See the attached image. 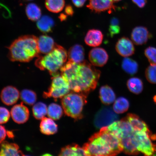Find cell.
Segmentation results:
<instances>
[{
    "instance_id": "obj_26",
    "label": "cell",
    "mask_w": 156,
    "mask_h": 156,
    "mask_svg": "<svg viewBox=\"0 0 156 156\" xmlns=\"http://www.w3.org/2000/svg\"><path fill=\"white\" fill-rule=\"evenodd\" d=\"M64 0H45V5L49 11L57 13L62 11L65 6Z\"/></svg>"
},
{
    "instance_id": "obj_35",
    "label": "cell",
    "mask_w": 156,
    "mask_h": 156,
    "mask_svg": "<svg viewBox=\"0 0 156 156\" xmlns=\"http://www.w3.org/2000/svg\"><path fill=\"white\" fill-rule=\"evenodd\" d=\"M7 133L5 126L0 125V144L4 141Z\"/></svg>"
},
{
    "instance_id": "obj_22",
    "label": "cell",
    "mask_w": 156,
    "mask_h": 156,
    "mask_svg": "<svg viewBox=\"0 0 156 156\" xmlns=\"http://www.w3.org/2000/svg\"><path fill=\"white\" fill-rule=\"evenodd\" d=\"M54 22L51 17L44 15L41 17L37 22V27L41 32L48 33L50 32L54 26Z\"/></svg>"
},
{
    "instance_id": "obj_36",
    "label": "cell",
    "mask_w": 156,
    "mask_h": 156,
    "mask_svg": "<svg viewBox=\"0 0 156 156\" xmlns=\"http://www.w3.org/2000/svg\"><path fill=\"white\" fill-rule=\"evenodd\" d=\"M132 1L134 3H135L140 8H142L145 7L147 3V0H132Z\"/></svg>"
},
{
    "instance_id": "obj_4",
    "label": "cell",
    "mask_w": 156,
    "mask_h": 156,
    "mask_svg": "<svg viewBox=\"0 0 156 156\" xmlns=\"http://www.w3.org/2000/svg\"><path fill=\"white\" fill-rule=\"evenodd\" d=\"M38 38L32 35L21 37L15 40L9 48V58L11 61H30L40 56Z\"/></svg>"
},
{
    "instance_id": "obj_13",
    "label": "cell",
    "mask_w": 156,
    "mask_h": 156,
    "mask_svg": "<svg viewBox=\"0 0 156 156\" xmlns=\"http://www.w3.org/2000/svg\"><path fill=\"white\" fill-rule=\"evenodd\" d=\"M20 93L18 90L12 86H8L1 91V98L2 102L7 106H11L18 100Z\"/></svg>"
},
{
    "instance_id": "obj_28",
    "label": "cell",
    "mask_w": 156,
    "mask_h": 156,
    "mask_svg": "<svg viewBox=\"0 0 156 156\" xmlns=\"http://www.w3.org/2000/svg\"><path fill=\"white\" fill-rule=\"evenodd\" d=\"M47 114L49 118L54 120H58L63 115V109L60 105L52 103L48 107Z\"/></svg>"
},
{
    "instance_id": "obj_40",
    "label": "cell",
    "mask_w": 156,
    "mask_h": 156,
    "mask_svg": "<svg viewBox=\"0 0 156 156\" xmlns=\"http://www.w3.org/2000/svg\"><path fill=\"white\" fill-rule=\"evenodd\" d=\"M153 99H154V102L156 104V95H155V96L154 97Z\"/></svg>"
},
{
    "instance_id": "obj_17",
    "label": "cell",
    "mask_w": 156,
    "mask_h": 156,
    "mask_svg": "<svg viewBox=\"0 0 156 156\" xmlns=\"http://www.w3.org/2000/svg\"><path fill=\"white\" fill-rule=\"evenodd\" d=\"M56 45L53 39L50 36L42 35L38 38V48L41 53H49L55 48Z\"/></svg>"
},
{
    "instance_id": "obj_14",
    "label": "cell",
    "mask_w": 156,
    "mask_h": 156,
    "mask_svg": "<svg viewBox=\"0 0 156 156\" xmlns=\"http://www.w3.org/2000/svg\"><path fill=\"white\" fill-rule=\"evenodd\" d=\"M151 35L146 27L142 26L136 27L133 30L131 34V39L137 45L146 44L148 40L151 38Z\"/></svg>"
},
{
    "instance_id": "obj_7",
    "label": "cell",
    "mask_w": 156,
    "mask_h": 156,
    "mask_svg": "<svg viewBox=\"0 0 156 156\" xmlns=\"http://www.w3.org/2000/svg\"><path fill=\"white\" fill-rule=\"evenodd\" d=\"M70 90L67 82L61 75H58L52 77L51 84L48 91L44 93L43 97L45 98H62L69 93Z\"/></svg>"
},
{
    "instance_id": "obj_39",
    "label": "cell",
    "mask_w": 156,
    "mask_h": 156,
    "mask_svg": "<svg viewBox=\"0 0 156 156\" xmlns=\"http://www.w3.org/2000/svg\"><path fill=\"white\" fill-rule=\"evenodd\" d=\"M60 18L62 20H65L67 18V15L64 14H62L60 15Z\"/></svg>"
},
{
    "instance_id": "obj_37",
    "label": "cell",
    "mask_w": 156,
    "mask_h": 156,
    "mask_svg": "<svg viewBox=\"0 0 156 156\" xmlns=\"http://www.w3.org/2000/svg\"><path fill=\"white\" fill-rule=\"evenodd\" d=\"M86 1L87 0H72L74 5L78 8L83 6Z\"/></svg>"
},
{
    "instance_id": "obj_34",
    "label": "cell",
    "mask_w": 156,
    "mask_h": 156,
    "mask_svg": "<svg viewBox=\"0 0 156 156\" xmlns=\"http://www.w3.org/2000/svg\"><path fill=\"white\" fill-rule=\"evenodd\" d=\"M10 114L6 108L0 107V124H5L9 120Z\"/></svg>"
},
{
    "instance_id": "obj_8",
    "label": "cell",
    "mask_w": 156,
    "mask_h": 156,
    "mask_svg": "<svg viewBox=\"0 0 156 156\" xmlns=\"http://www.w3.org/2000/svg\"><path fill=\"white\" fill-rule=\"evenodd\" d=\"M119 116L110 107H103L95 115L94 123L95 127L101 129L108 126L118 120Z\"/></svg>"
},
{
    "instance_id": "obj_6",
    "label": "cell",
    "mask_w": 156,
    "mask_h": 156,
    "mask_svg": "<svg viewBox=\"0 0 156 156\" xmlns=\"http://www.w3.org/2000/svg\"><path fill=\"white\" fill-rule=\"evenodd\" d=\"M87 96L83 94L69 93L62 98L61 103L66 115L76 120L82 118L84 106L87 103Z\"/></svg>"
},
{
    "instance_id": "obj_12",
    "label": "cell",
    "mask_w": 156,
    "mask_h": 156,
    "mask_svg": "<svg viewBox=\"0 0 156 156\" xmlns=\"http://www.w3.org/2000/svg\"><path fill=\"white\" fill-rule=\"evenodd\" d=\"M115 48L117 52L124 57L132 56L135 52V48L132 42L126 37L119 39L116 43Z\"/></svg>"
},
{
    "instance_id": "obj_23",
    "label": "cell",
    "mask_w": 156,
    "mask_h": 156,
    "mask_svg": "<svg viewBox=\"0 0 156 156\" xmlns=\"http://www.w3.org/2000/svg\"><path fill=\"white\" fill-rule=\"evenodd\" d=\"M25 10L27 17L31 20L38 21L41 17V11L36 4H29L27 5Z\"/></svg>"
},
{
    "instance_id": "obj_18",
    "label": "cell",
    "mask_w": 156,
    "mask_h": 156,
    "mask_svg": "<svg viewBox=\"0 0 156 156\" xmlns=\"http://www.w3.org/2000/svg\"><path fill=\"white\" fill-rule=\"evenodd\" d=\"M0 146V156H23V152L19 150V147L15 143L3 141Z\"/></svg>"
},
{
    "instance_id": "obj_41",
    "label": "cell",
    "mask_w": 156,
    "mask_h": 156,
    "mask_svg": "<svg viewBox=\"0 0 156 156\" xmlns=\"http://www.w3.org/2000/svg\"><path fill=\"white\" fill-rule=\"evenodd\" d=\"M122 1V0H113V1H114L115 2H119V1Z\"/></svg>"
},
{
    "instance_id": "obj_9",
    "label": "cell",
    "mask_w": 156,
    "mask_h": 156,
    "mask_svg": "<svg viewBox=\"0 0 156 156\" xmlns=\"http://www.w3.org/2000/svg\"><path fill=\"white\" fill-rule=\"evenodd\" d=\"M89 58L93 66L102 67L108 62V55L104 49L100 48H94L90 51Z\"/></svg>"
},
{
    "instance_id": "obj_16",
    "label": "cell",
    "mask_w": 156,
    "mask_h": 156,
    "mask_svg": "<svg viewBox=\"0 0 156 156\" xmlns=\"http://www.w3.org/2000/svg\"><path fill=\"white\" fill-rule=\"evenodd\" d=\"M68 59L77 64L85 61V51L81 45L76 44L70 48L68 53Z\"/></svg>"
},
{
    "instance_id": "obj_3",
    "label": "cell",
    "mask_w": 156,
    "mask_h": 156,
    "mask_svg": "<svg viewBox=\"0 0 156 156\" xmlns=\"http://www.w3.org/2000/svg\"><path fill=\"white\" fill-rule=\"evenodd\" d=\"M83 147L86 156H115L123 151L119 138L107 126L93 134Z\"/></svg>"
},
{
    "instance_id": "obj_11",
    "label": "cell",
    "mask_w": 156,
    "mask_h": 156,
    "mask_svg": "<svg viewBox=\"0 0 156 156\" xmlns=\"http://www.w3.org/2000/svg\"><path fill=\"white\" fill-rule=\"evenodd\" d=\"M11 114L13 120L18 124L26 122L29 116V109L23 103L15 105L11 109Z\"/></svg>"
},
{
    "instance_id": "obj_33",
    "label": "cell",
    "mask_w": 156,
    "mask_h": 156,
    "mask_svg": "<svg viewBox=\"0 0 156 156\" xmlns=\"http://www.w3.org/2000/svg\"><path fill=\"white\" fill-rule=\"evenodd\" d=\"M145 54L150 63L156 65V48L149 47L145 50Z\"/></svg>"
},
{
    "instance_id": "obj_20",
    "label": "cell",
    "mask_w": 156,
    "mask_h": 156,
    "mask_svg": "<svg viewBox=\"0 0 156 156\" xmlns=\"http://www.w3.org/2000/svg\"><path fill=\"white\" fill-rule=\"evenodd\" d=\"M99 97L103 104L106 105L112 104L116 99V95L114 91L108 85L101 87L99 90Z\"/></svg>"
},
{
    "instance_id": "obj_42",
    "label": "cell",
    "mask_w": 156,
    "mask_h": 156,
    "mask_svg": "<svg viewBox=\"0 0 156 156\" xmlns=\"http://www.w3.org/2000/svg\"><path fill=\"white\" fill-rule=\"evenodd\" d=\"M24 1H33V0H24Z\"/></svg>"
},
{
    "instance_id": "obj_5",
    "label": "cell",
    "mask_w": 156,
    "mask_h": 156,
    "mask_svg": "<svg viewBox=\"0 0 156 156\" xmlns=\"http://www.w3.org/2000/svg\"><path fill=\"white\" fill-rule=\"evenodd\" d=\"M68 57L67 51L63 47L56 44L51 52L44 56H39L35 62L37 67L41 70H47L54 77L59 75L61 69Z\"/></svg>"
},
{
    "instance_id": "obj_1",
    "label": "cell",
    "mask_w": 156,
    "mask_h": 156,
    "mask_svg": "<svg viewBox=\"0 0 156 156\" xmlns=\"http://www.w3.org/2000/svg\"><path fill=\"white\" fill-rule=\"evenodd\" d=\"M107 127L119 138L124 153L136 155L142 153L145 156H156V144L152 142L155 134L151 130L133 125L126 117Z\"/></svg>"
},
{
    "instance_id": "obj_30",
    "label": "cell",
    "mask_w": 156,
    "mask_h": 156,
    "mask_svg": "<svg viewBox=\"0 0 156 156\" xmlns=\"http://www.w3.org/2000/svg\"><path fill=\"white\" fill-rule=\"evenodd\" d=\"M21 100L25 104L29 105H34L36 102L37 94L34 91L30 90H23L20 94Z\"/></svg>"
},
{
    "instance_id": "obj_19",
    "label": "cell",
    "mask_w": 156,
    "mask_h": 156,
    "mask_svg": "<svg viewBox=\"0 0 156 156\" xmlns=\"http://www.w3.org/2000/svg\"><path fill=\"white\" fill-rule=\"evenodd\" d=\"M41 120L40 124V129L42 133L50 135L57 133L58 126L52 119L44 117Z\"/></svg>"
},
{
    "instance_id": "obj_27",
    "label": "cell",
    "mask_w": 156,
    "mask_h": 156,
    "mask_svg": "<svg viewBox=\"0 0 156 156\" xmlns=\"http://www.w3.org/2000/svg\"><path fill=\"white\" fill-rule=\"evenodd\" d=\"M129 107V103L125 98L120 97L115 101L113 110L116 114H121L126 112Z\"/></svg>"
},
{
    "instance_id": "obj_32",
    "label": "cell",
    "mask_w": 156,
    "mask_h": 156,
    "mask_svg": "<svg viewBox=\"0 0 156 156\" xmlns=\"http://www.w3.org/2000/svg\"><path fill=\"white\" fill-rule=\"evenodd\" d=\"M119 20L116 17H113L111 20L110 25L109 27V31L111 37L119 34L120 31Z\"/></svg>"
},
{
    "instance_id": "obj_21",
    "label": "cell",
    "mask_w": 156,
    "mask_h": 156,
    "mask_svg": "<svg viewBox=\"0 0 156 156\" xmlns=\"http://www.w3.org/2000/svg\"><path fill=\"white\" fill-rule=\"evenodd\" d=\"M59 156H86L84 150L77 144H72L62 148Z\"/></svg>"
},
{
    "instance_id": "obj_25",
    "label": "cell",
    "mask_w": 156,
    "mask_h": 156,
    "mask_svg": "<svg viewBox=\"0 0 156 156\" xmlns=\"http://www.w3.org/2000/svg\"><path fill=\"white\" fill-rule=\"evenodd\" d=\"M122 67L126 73L132 75L137 73L138 65L135 60L131 58L126 57L122 60Z\"/></svg>"
},
{
    "instance_id": "obj_15",
    "label": "cell",
    "mask_w": 156,
    "mask_h": 156,
    "mask_svg": "<svg viewBox=\"0 0 156 156\" xmlns=\"http://www.w3.org/2000/svg\"><path fill=\"white\" fill-rule=\"evenodd\" d=\"M103 35L100 30L97 29H90L88 31L85 37L86 44L90 46L95 47L102 44Z\"/></svg>"
},
{
    "instance_id": "obj_31",
    "label": "cell",
    "mask_w": 156,
    "mask_h": 156,
    "mask_svg": "<svg viewBox=\"0 0 156 156\" xmlns=\"http://www.w3.org/2000/svg\"><path fill=\"white\" fill-rule=\"evenodd\" d=\"M145 77L147 80L152 84H156V65L151 64L145 71Z\"/></svg>"
},
{
    "instance_id": "obj_38",
    "label": "cell",
    "mask_w": 156,
    "mask_h": 156,
    "mask_svg": "<svg viewBox=\"0 0 156 156\" xmlns=\"http://www.w3.org/2000/svg\"><path fill=\"white\" fill-rule=\"evenodd\" d=\"M65 12L66 14L71 16H73L74 13V10L73 7L71 5H67L66 6Z\"/></svg>"
},
{
    "instance_id": "obj_24",
    "label": "cell",
    "mask_w": 156,
    "mask_h": 156,
    "mask_svg": "<svg viewBox=\"0 0 156 156\" xmlns=\"http://www.w3.org/2000/svg\"><path fill=\"white\" fill-rule=\"evenodd\" d=\"M127 85L130 92L136 94H140L143 90V82L137 77H132L129 79Z\"/></svg>"
},
{
    "instance_id": "obj_2",
    "label": "cell",
    "mask_w": 156,
    "mask_h": 156,
    "mask_svg": "<svg viewBox=\"0 0 156 156\" xmlns=\"http://www.w3.org/2000/svg\"><path fill=\"white\" fill-rule=\"evenodd\" d=\"M60 71V75L69 84L71 90L86 96L96 88L101 73L100 71L85 60L77 64L69 60Z\"/></svg>"
},
{
    "instance_id": "obj_10",
    "label": "cell",
    "mask_w": 156,
    "mask_h": 156,
    "mask_svg": "<svg viewBox=\"0 0 156 156\" xmlns=\"http://www.w3.org/2000/svg\"><path fill=\"white\" fill-rule=\"evenodd\" d=\"M89 1L87 7L93 12L99 13L108 11L110 13L113 10H115L113 0H89Z\"/></svg>"
},
{
    "instance_id": "obj_29",
    "label": "cell",
    "mask_w": 156,
    "mask_h": 156,
    "mask_svg": "<svg viewBox=\"0 0 156 156\" xmlns=\"http://www.w3.org/2000/svg\"><path fill=\"white\" fill-rule=\"evenodd\" d=\"M32 111L35 118L38 120H41L47 114L48 108L44 103L39 102L33 106Z\"/></svg>"
}]
</instances>
